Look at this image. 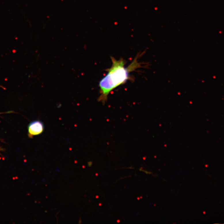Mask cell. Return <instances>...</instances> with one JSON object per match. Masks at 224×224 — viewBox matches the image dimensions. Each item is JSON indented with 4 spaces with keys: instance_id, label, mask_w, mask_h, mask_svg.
I'll use <instances>...</instances> for the list:
<instances>
[{
    "instance_id": "cell-1",
    "label": "cell",
    "mask_w": 224,
    "mask_h": 224,
    "mask_svg": "<svg viewBox=\"0 0 224 224\" xmlns=\"http://www.w3.org/2000/svg\"><path fill=\"white\" fill-rule=\"evenodd\" d=\"M142 55L137 54L133 62L127 67H125L126 61L123 58L116 60L114 57H111L112 66L107 70L108 73L100 81V95L98 99L99 101L105 104L109 94L129 79L130 73L141 67L140 63L138 62V58Z\"/></svg>"
},
{
    "instance_id": "cell-2",
    "label": "cell",
    "mask_w": 224,
    "mask_h": 224,
    "mask_svg": "<svg viewBox=\"0 0 224 224\" xmlns=\"http://www.w3.org/2000/svg\"><path fill=\"white\" fill-rule=\"evenodd\" d=\"M28 134L30 137L42 134L44 130L43 123L39 120H35L29 124L28 127Z\"/></svg>"
}]
</instances>
